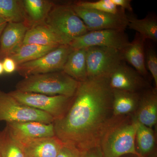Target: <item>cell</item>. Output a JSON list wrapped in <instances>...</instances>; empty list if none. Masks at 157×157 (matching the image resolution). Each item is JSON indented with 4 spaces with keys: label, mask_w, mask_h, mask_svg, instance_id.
Returning a JSON list of instances; mask_svg holds the SVG:
<instances>
[{
    "label": "cell",
    "mask_w": 157,
    "mask_h": 157,
    "mask_svg": "<svg viewBox=\"0 0 157 157\" xmlns=\"http://www.w3.org/2000/svg\"><path fill=\"white\" fill-rule=\"evenodd\" d=\"M109 77L87 78L79 82L67 111L53 123L56 136L83 151L99 146L117 117L113 109Z\"/></svg>",
    "instance_id": "6da1fadb"
},
{
    "label": "cell",
    "mask_w": 157,
    "mask_h": 157,
    "mask_svg": "<svg viewBox=\"0 0 157 157\" xmlns=\"http://www.w3.org/2000/svg\"><path fill=\"white\" fill-rule=\"evenodd\" d=\"M138 122L133 114L117 117L100 142L104 157L133 155L140 157L136 150L135 137Z\"/></svg>",
    "instance_id": "7a4b0ae2"
},
{
    "label": "cell",
    "mask_w": 157,
    "mask_h": 157,
    "mask_svg": "<svg viewBox=\"0 0 157 157\" xmlns=\"http://www.w3.org/2000/svg\"><path fill=\"white\" fill-rule=\"evenodd\" d=\"M79 82L63 71L38 74L25 77L16 85V90L49 96L72 98Z\"/></svg>",
    "instance_id": "3957f363"
},
{
    "label": "cell",
    "mask_w": 157,
    "mask_h": 157,
    "mask_svg": "<svg viewBox=\"0 0 157 157\" xmlns=\"http://www.w3.org/2000/svg\"><path fill=\"white\" fill-rule=\"evenodd\" d=\"M58 34L67 45L86 34L87 28L73 10L72 4L53 6L44 21Z\"/></svg>",
    "instance_id": "277c9868"
},
{
    "label": "cell",
    "mask_w": 157,
    "mask_h": 157,
    "mask_svg": "<svg viewBox=\"0 0 157 157\" xmlns=\"http://www.w3.org/2000/svg\"><path fill=\"white\" fill-rule=\"evenodd\" d=\"M6 123L35 121L53 123L51 116L17 101L9 93L0 89V121Z\"/></svg>",
    "instance_id": "5b68a950"
},
{
    "label": "cell",
    "mask_w": 157,
    "mask_h": 157,
    "mask_svg": "<svg viewBox=\"0 0 157 157\" xmlns=\"http://www.w3.org/2000/svg\"><path fill=\"white\" fill-rule=\"evenodd\" d=\"M17 101L47 113L55 121L63 116L69 109L72 98L66 96H49L37 93L23 92L14 90L9 92Z\"/></svg>",
    "instance_id": "8992f818"
},
{
    "label": "cell",
    "mask_w": 157,
    "mask_h": 157,
    "mask_svg": "<svg viewBox=\"0 0 157 157\" xmlns=\"http://www.w3.org/2000/svg\"><path fill=\"white\" fill-rule=\"evenodd\" d=\"M73 49L69 45H61L37 59L18 65L16 71L25 78L63 71L67 59Z\"/></svg>",
    "instance_id": "52a82bcc"
},
{
    "label": "cell",
    "mask_w": 157,
    "mask_h": 157,
    "mask_svg": "<svg viewBox=\"0 0 157 157\" xmlns=\"http://www.w3.org/2000/svg\"><path fill=\"white\" fill-rule=\"evenodd\" d=\"M88 78L108 76L124 62L121 51L100 46L86 48Z\"/></svg>",
    "instance_id": "ba28073f"
},
{
    "label": "cell",
    "mask_w": 157,
    "mask_h": 157,
    "mask_svg": "<svg viewBox=\"0 0 157 157\" xmlns=\"http://www.w3.org/2000/svg\"><path fill=\"white\" fill-rule=\"evenodd\" d=\"M130 43L124 30L106 29L88 32L73 39L69 45L73 49L100 46L121 51Z\"/></svg>",
    "instance_id": "9c48e42d"
},
{
    "label": "cell",
    "mask_w": 157,
    "mask_h": 157,
    "mask_svg": "<svg viewBox=\"0 0 157 157\" xmlns=\"http://www.w3.org/2000/svg\"><path fill=\"white\" fill-rule=\"evenodd\" d=\"M73 10L86 26L89 32L106 29H121L128 28V15L125 11L116 14L85 9L72 4Z\"/></svg>",
    "instance_id": "30bf717a"
},
{
    "label": "cell",
    "mask_w": 157,
    "mask_h": 157,
    "mask_svg": "<svg viewBox=\"0 0 157 157\" xmlns=\"http://www.w3.org/2000/svg\"><path fill=\"white\" fill-rule=\"evenodd\" d=\"M109 79L113 90L141 93L151 87L145 77L124 61L109 75Z\"/></svg>",
    "instance_id": "8fae6325"
},
{
    "label": "cell",
    "mask_w": 157,
    "mask_h": 157,
    "mask_svg": "<svg viewBox=\"0 0 157 157\" xmlns=\"http://www.w3.org/2000/svg\"><path fill=\"white\" fill-rule=\"evenodd\" d=\"M10 135L20 143L55 136L53 123L35 121L6 123Z\"/></svg>",
    "instance_id": "7c38bea8"
},
{
    "label": "cell",
    "mask_w": 157,
    "mask_h": 157,
    "mask_svg": "<svg viewBox=\"0 0 157 157\" xmlns=\"http://www.w3.org/2000/svg\"><path fill=\"white\" fill-rule=\"evenodd\" d=\"M29 27L26 22L8 23L0 37V59L11 56L20 48Z\"/></svg>",
    "instance_id": "4fadbf2b"
},
{
    "label": "cell",
    "mask_w": 157,
    "mask_h": 157,
    "mask_svg": "<svg viewBox=\"0 0 157 157\" xmlns=\"http://www.w3.org/2000/svg\"><path fill=\"white\" fill-rule=\"evenodd\" d=\"M137 121L153 129L157 123V89L150 87L140 94L139 104L133 114Z\"/></svg>",
    "instance_id": "5bb4252c"
},
{
    "label": "cell",
    "mask_w": 157,
    "mask_h": 157,
    "mask_svg": "<svg viewBox=\"0 0 157 157\" xmlns=\"http://www.w3.org/2000/svg\"><path fill=\"white\" fill-rule=\"evenodd\" d=\"M25 44L55 47L67 45L61 37L45 22L32 25L29 28L22 45Z\"/></svg>",
    "instance_id": "9a60e30c"
},
{
    "label": "cell",
    "mask_w": 157,
    "mask_h": 157,
    "mask_svg": "<svg viewBox=\"0 0 157 157\" xmlns=\"http://www.w3.org/2000/svg\"><path fill=\"white\" fill-rule=\"evenodd\" d=\"M146 40L136 33L132 42L121 51L124 61L127 62L144 77L148 76L145 63Z\"/></svg>",
    "instance_id": "2e32d148"
},
{
    "label": "cell",
    "mask_w": 157,
    "mask_h": 157,
    "mask_svg": "<svg viewBox=\"0 0 157 157\" xmlns=\"http://www.w3.org/2000/svg\"><path fill=\"white\" fill-rule=\"evenodd\" d=\"M20 144L25 157H57L64 144L56 136Z\"/></svg>",
    "instance_id": "e0dca14e"
},
{
    "label": "cell",
    "mask_w": 157,
    "mask_h": 157,
    "mask_svg": "<svg viewBox=\"0 0 157 157\" xmlns=\"http://www.w3.org/2000/svg\"><path fill=\"white\" fill-rule=\"evenodd\" d=\"M63 72L78 82L88 78L86 48L73 49L68 56Z\"/></svg>",
    "instance_id": "ac0fdd59"
},
{
    "label": "cell",
    "mask_w": 157,
    "mask_h": 157,
    "mask_svg": "<svg viewBox=\"0 0 157 157\" xmlns=\"http://www.w3.org/2000/svg\"><path fill=\"white\" fill-rule=\"evenodd\" d=\"M113 109L115 117L133 114L139 104L141 93L113 90Z\"/></svg>",
    "instance_id": "d6986e66"
},
{
    "label": "cell",
    "mask_w": 157,
    "mask_h": 157,
    "mask_svg": "<svg viewBox=\"0 0 157 157\" xmlns=\"http://www.w3.org/2000/svg\"><path fill=\"white\" fill-rule=\"evenodd\" d=\"M23 6L30 26L45 21L55 4L48 0H23Z\"/></svg>",
    "instance_id": "ffe728a7"
},
{
    "label": "cell",
    "mask_w": 157,
    "mask_h": 157,
    "mask_svg": "<svg viewBox=\"0 0 157 157\" xmlns=\"http://www.w3.org/2000/svg\"><path fill=\"white\" fill-rule=\"evenodd\" d=\"M128 27L135 31L145 40L157 41V19L155 16L147 15L138 19L133 15L128 16Z\"/></svg>",
    "instance_id": "44dd1931"
},
{
    "label": "cell",
    "mask_w": 157,
    "mask_h": 157,
    "mask_svg": "<svg viewBox=\"0 0 157 157\" xmlns=\"http://www.w3.org/2000/svg\"><path fill=\"white\" fill-rule=\"evenodd\" d=\"M155 142V136L153 129L138 122L135 145L140 156L147 157L156 152Z\"/></svg>",
    "instance_id": "7402d4cb"
},
{
    "label": "cell",
    "mask_w": 157,
    "mask_h": 157,
    "mask_svg": "<svg viewBox=\"0 0 157 157\" xmlns=\"http://www.w3.org/2000/svg\"><path fill=\"white\" fill-rule=\"evenodd\" d=\"M57 47H58L43 46L36 44H25L21 45L15 53L9 57L14 60L17 66L24 63L37 59Z\"/></svg>",
    "instance_id": "603a6c76"
},
{
    "label": "cell",
    "mask_w": 157,
    "mask_h": 157,
    "mask_svg": "<svg viewBox=\"0 0 157 157\" xmlns=\"http://www.w3.org/2000/svg\"><path fill=\"white\" fill-rule=\"evenodd\" d=\"M0 17L8 22L28 23L22 1L0 0Z\"/></svg>",
    "instance_id": "cb8c5ba5"
},
{
    "label": "cell",
    "mask_w": 157,
    "mask_h": 157,
    "mask_svg": "<svg viewBox=\"0 0 157 157\" xmlns=\"http://www.w3.org/2000/svg\"><path fill=\"white\" fill-rule=\"evenodd\" d=\"M0 157H25L22 146L11 136L6 127L0 131Z\"/></svg>",
    "instance_id": "d4e9b609"
},
{
    "label": "cell",
    "mask_w": 157,
    "mask_h": 157,
    "mask_svg": "<svg viewBox=\"0 0 157 157\" xmlns=\"http://www.w3.org/2000/svg\"><path fill=\"white\" fill-rule=\"evenodd\" d=\"M77 6L85 9L116 14L124 11L118 8L111 2V0H99L96 2L78 1L74 3Z\"/></svg>",
    "instance_id": "484cf974"
},
{
    "label": "cell",
    "mask_w": 157,
    "mask_h": 157,
    "mask_svg": "<svg viewBox=\"0 0 157 157\" xmlns=\"http://www.w3.org/2000/svg\"><path fill=\"white\" fill-rule=\"evenodd\" d=\"M145 63L147 71H149L153 78L155 88L157 89V54L155 50L152 47L145 49Z\"/></svg>",
    "instance_id": "4316f807"
},
{
    "label": "cell",
    "mask_w": 157,
    "mask_h": 157,
    "mask_svg": "<svg viewBox=\"0 0 157 157\" xmlns=\"http://www.w3.org/2000/svg\"><path fill=\"white\" fill-rule=\"evenodd\" d=\"M84 153L76 147L64 144L57 157H84Z\"/></svg>",
    "instance_id": "83f0119b"
},
{
    "label": "cell",
    "mask_w": 157,
    "mask_h": 157,
    "mask_svg": "<svg viewBox=\"0 0 157 157\" xmlns=\"http://www.w3.org/2000/svg\"><path fill=\"white\" fill-rule=\"evenodd\" d=\"M4 73L11 74L17 70V65L14 60L10 57H7L3 59L2 61Z\"/></svg>",
    "instance_id": "f1b7e54d"
},
{
    "label": "cell",
    "mask_w": 157,
    "mask_h": 157,
    "mask_svg": "<svg viewBox=\"0 0 157 157\" xmlns=\"http://www.w3.org/2000/svg\"><path fill=\"white\" fill-rule=\"evenodd\" d=\"M111 2L116 6L122 10H128L130 12H133L131 0H111Z\"/></svg>",
    "instance_id": "f546056e"
},
{
    "label": "cell",
    "mask_w": 157,
    "mask_h": 157,
    "mask_svg": "<svg viewBox=\"0 0 157 157\" xmlns=\"http://www.w3.org/2000/svg\"><path fill=\"white\" fill-rule=\"evenodd\" d=\"M84 157H104L100 146L95 147L85 151Z\"/></svg>",
    "instance_id": "4dcf8cb0"
},
{
    "label": "cell",
    "mask_w": 157,
    "mask_h": 157,
    "mask_svg": "<svg viewBox=\"0 0 157 157\" xmlns=\"http://www.w3.org/2000/svg\"><path fill=\"white\" fill-rule=\"evenodd\" d=\"M8 23V21L0 17V37Z\"/></svg>",
    "instance_id": "1f68e13d"
},
{
    "label": "cell",
    "mask_w": 157,
    "mask_h": 157,
    "mask_svg": "<svg viewBox=\"0 0 157 157\" xmlns=\"http://www.w3.org/2000/svg\"><path fill=\"white\" fill-rule=\"evenodd\" d=\"M4 73V68H3L2 63L0 61V76L2 75L3 73Z\"/></svg>",
    "instance_id": "d6a6232c"
},
{
    "label": "cell",
    "mask_w": 157,
    "mask_h": 157,
    "mask_svg": "<svg viewBox=\"0 0 157 157\" xmlns=\"http://www.w3.org/2000/svg\"><path fill=\"white\" fill-rule=\"evenodd\" d=\"M121 157H139L135 155H125Z\"/></svg>",
    "instance_id": "836d02e7"
}]
</instances>
